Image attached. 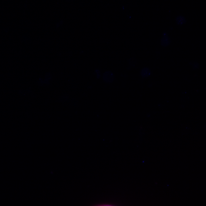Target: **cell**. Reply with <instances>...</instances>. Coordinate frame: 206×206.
<instances>
[{
	"label": "cell",
	"instance_id": "obj_3",
	"mask_svg": "<svg viewBox=\"0 0 206 206\" xmlns=\"http://www.w3.org/2000/svg\"><path fill=\"white\" fill-rule=\"evenodd\" d=\"M150 70L148 68H145L143 69L141 71V74L143 77H147L150 75Z\"/></svg>",
	"mask_w": 206,
	"mask_h": 206
},
{
	"label": "cell",
	"instance_id": "obj_1",
	"mask_svg": "<svg viewBox=\"0 0 206 206\" xmlns=\"http://www.w3.org/2000/svg\"><path fill=\"white\" fill-rule=\"evenodd\" d=\"M161 44L163 47H167L170 44L171 40L167 35L164 34L161 39Z\"/></svg>",
	"mask_w": 206,
	"mask_h": 206
},
{
	"label": "cell",
	"instance_id": "obj_2",
	"mask_svg": "<svg viewBox=\"0 0 206 206\" xmlns=\"http://www.w3.org/2000/svg\"><path fill=\"white\" fill-rule=\"evenodd\" d=\"M176 22L178 25H182L185 24L186 22V19L182 16H179L176 18Z\"/></svg>",
	"mask_w": 206,
	"mask_h": 206
}]
</instances>
